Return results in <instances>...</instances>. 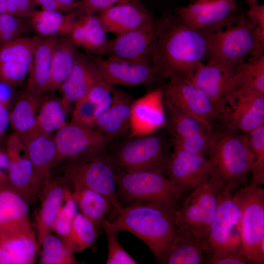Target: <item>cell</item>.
Returning <instances> with one entry per match:
<instances>
[{
    "mask_svg": "<svg viewBox=\"0 0 264 264\" xmlns=\"http://www.w3.org/2000/svg\"><path fill=\"white\" fill-rule=\"evenodd\" d=\"M212 31L195 28L176 16L156 22V38L151 58L157 74L165 79L191 78L206 61Z\"/></svg>",
    "mask_w": 264,
    "mask_h": 264,
    "instance_id": "1",
    "label": "cell"
},
{
    "mask_svg": "<svg viewBox=\"0 0 264 264\" xmlns=\"http://www.w3.org/2000/svg\"><path fill=\"white\" fill-rule=\"evenodd\" d=\"M175 209L156 203H136L122 208L111 221L120 231H126L141 240L157 263L164 264L179 235Z\"/></svg>",
    "mask_w": 264,
    "mask_h": 264,
    "instance_id": "2",
    "label": "cell"
},
{
    "mask_svg": "<svg viewBox=\"0 0 264 264\" xmlns=\"http://www.w3.org/2000/svg\"><path fill=\"white\" fill-rule=\"evenodd\" d=\"M264 34L245 14H237L225 27L212 31L206 62L235 67L248 58L264 54Z\"/></svg>",
    "mask_w": 264,
    "mask_h": 264,
    "instance_id": "3",
    "label": "cell"
},
{
    "mask_svg": "<svg viewBox=\"0 0 264 264\" xmlns=\"http://www.w3.org/2000/svg\"><path fill=\"white\" fill-rule=\"evenodd\" d=\"M223 185L212 175L186 194L175 209L179 235L199 243L205 253L208 234L216 212L219 194Z\"/></svg>",
    "mask_w": 264,
    "mask_h": 264,
    "instance_id": "4",
    "label": "cell"
},
{
    "mask_svg": "<svg viewBox=\"0 0 264 264\" xmlns=\"http://www.w3.org/2000/svg\"><path fill=\"white\" fill-rule=\"evenodd\" d=\"M163 128L149 134L113 141L107 151L114 165L126 171L152 170L164 174L172 145Z\"/></svg>",
    "mask_w": 264,
    "mask_h": 264,
    "instance_id": "5",
    "label": "cell"
},
{
    "mask_svg": "<svg viewBox=\"0 0 264 264\" xmlns=\"http://www.w3.org/2000/svg\"><path fill=\"white\" fill-rule=\"evenodd\" d=\"M115 167L118 198L120 202L127 205L156 203L176 208L183 197L162 172L152 170L126 171Z\"/></svg>",
    "mask_w": 264,
    "mask_h": 264,
    "instance_id": "6",
    "label": "cell"
},
{
    "mask_svg": "<svg viewBox=\"0 0 264 264\" xmlns=\"http://www.w3.org/2000/svg\"><path fill=\"white\" fill-rule=\"evenodd\" d=\"M210 158L212 175L224 186L235 190L245 184L253 161L246 134L227 127L216 132Z\"/></svg>",
    "mask_w": 264,
    "mask_h": 264,
    "instance_id": "7",
    "label": "cell"
},
{
    "mask_svg": "<svg viewBox=\"0 0 264 264\" xmlns=\"http://www.w3.org/2000/svg\"><path fill=\"white\" fill-rule=\"evenodd\" d=\"M241 213L242 251L248 263L264 264V189L251 182L234 191Z\"/></svg>",
    "mask_w": 264,
    "mask_h": 264,
    "instance_id": "8",
    "label": "cell"
},
{
    "mask_svg": "<svg viewBox=\"0 0 264 264\" xmlns=\"http://www.w3.org/2000/svg\"><path fill=\"white\" fill-rule=\"evenodd\" d=\"M234 191L231 187L223 185L219 192L216 212L207 239L206 253L209 256L207 264H212L229 253H243L240 210L235 199Z\"/></svg>",
    "mask_w": 264,
    "mask_h": 264,
    "instance_id": "9",
    "label": "cell"
},
{
    "mask_svg": "<svg viewBox=\"0 0 264 264\" xmlns=\"http://www.w3.org/2000/svg\"><path fill=\"white\" fill-rule=\"evenodd\" d=\"M64 173L70 185L88 188L107 198L117 214L123 207L118 195L115 165L107 149L66 162Z\"/></svg>",
    "mask_w": 264,
    "mask_h": 264,
    "instance_id": "10",
    "label": "cell"
},
{
    "mask_svg": "<svg viewBox=\"0 0 264 264\" xmlns=\"http://www.w3.org/2000/svg\"><path fill=\"white\" fill-rule=\"evenodd\" d=\"M162 87L164 99L182 113L193 118L208 130L215 132L222 114L212 101L191 80L175 78Z\"/></svg>",
    "mask_w": 264,
    "mask_h": 264,
    "instance_id": "11",
    "label": "cell"
},
{
    "mask_svg": "<svg viewBox=\"0 0 264 264\" xmlns=\"http://www.w3.org/2000/svg\"><path fill=\"white\" fill-rule=\"evenodd\" d=\"M164 105L166 115L164 128L173 149L210 158L216 132L208 130L198 121L165 100Z\"/></svg>",
    "mask_w": 264,
    "mask_h": 264,
    "instance_id": "12",
    "label": "cell"
},
{
    "mask_svg": "<svg viewBox=\"0 0 264 264\" xmlns=\"http://www.w3.org/2000/svg\"><path fill=\"white\" fill-rule=\"evenodd\" d=\"M53 138L58 164L106 150L112 142L94 128L71 120L57 130Z\"/></svg>",
    "mask_w": 264,
    "mask_h": 264,
    "instance_id": "13",
    "label": "cell"
},
{
    "mask_svg": "<svg viewBox=\"0 0 264 264\" xmlns=\"http://www.w3.org/2000/svg\"><path fill=\"white\" fill-rule=\"evenodd\" d=\"M235 67L214 62L202 63L191 77L192 81L216 105L222 116L234 105L236 89Z\"/></svg>",
    "mask_w": 264,
    "mask_h": 264,
    "instance_id": "14",
    "label": "cell"
},
{
    "mask_svg": "<svg viewBox=\"0 0 264 264\" xmlns=\"http://www.w3.org/2000/svg\"><path fill=\"white\" fill-rule=\"evenodd\" d=\"M91 59L103 78L114 87L153 85L161 78L150 61L131 60L111 55L105 58L95 55Z\"/></svg>",
    "mask_w": 264,
    "mask_h": 264,
    "instance_id": "15",
    "label": "cell"
},
{
    "mask_svg": "<svg viewBox=\"0 0 264 264\" xmlns=\"http://www.w3.org/2000/svg\"><path fill=\"white\" fill-rule=\"evenodd\" d=\"M236 0H189L176 10V16L189 25L214 31L229 23L237 15Z\"/></svg>",
    "mask_w": 264,
    "mask_h": 264,
    "instance_id": "16",
    "label": "cell"
},
{
    "mask_svg": "<svg viewBox=\"0 0 264 264\" xmlns=\"http://www.w3.org/2000/svg\"><path fill=\"white\" fill-rule=\"evenodd\" d=\"M213 170L211 158L173 149L164 175L175 183L184 197L208 180Z\"/></svg>",
    "mask_w": 264,
    "mask_h": 264,
    "instance_id": "17",
    "label": "cell"
},
{
    "mask_svg": "<svg viewBox=\"0 0 264 264\" xmlns=\"http://www.w3.org/2000/svg\"><path fill=\"white\" fill-rule=\"evenodd\" d=\"M22 37L0 44V82L14 88L27 77L35 47L41 38Z\"/></svg>",
    "mask_w": 264,
    "mask_h": 264,
    "instance_id": "18",
    "label": "cell"
},
{
    "mask_svg": "<svg viewBox=\"0 0 264 264\" xmlns=\"http://www.w3.org/2000/svg\"><path fill=\"white\" fill-rule=\"evenodd\" d=\"M166 110L162 87L148 91L134 100L131 107L128 136L147 135L164 128Z\"/></svg>",
    "mask_w": 264,
    "mask_h": 264,
    "instance_id": "19",
    "label": "cell"
},
{
    "mask_svg": "<svg viewBox=\"0 0 264 264\" xmlns=\"http://www.w3.org/2000/svg\"><path fill=\"white\" fill-rule=\"evenodd\" d=\"M156 38V22L152 18L110 41L108 55L134 61L151 58Z\"/></svg>",
    "mask_w": 264,
    "mask_h": 264,
    "instance_id": "20",
    "label": "cell"
},
{
    "mask_svg": "<svg viewBox=\"0 0 264 264\" xmlns=\"http://www.w3.org/2000/svg\"><path fill=\"white\" fill-rule=\"evenodd\" d=\"M226 127L244 134L264 125V93L236 91L234 105L221 117Z\"/></svg>",
    "mask_w": 264,
    "mask_h": 264,
    "instance_id": "21",
    "label": "cell"
},
{
    "mask_svg": "<svg viewBox=\"0 0 264 264\" xmlns=\"http://www.w3.org/2000/svg\"><path fill=\"white\" fill-rule=\"evenodd\" d=\"M33 168V186L36 198H40L49 177L51 168L58 164L53 135L34 132L23 139Z\"/></svg>",
    "mask_w": 264,
    "mask_h": 264,
    "instance_id": "22",
    "label": "cell"
},
{
    "mask_svg": "<svg viewBox=\"0 0 264 264\" xmlns=\"http://www.w3.org/2000/svg\"><path fill=\"white\" fill-rule=\"evenodd\" d=\"M5 152L9 161L8 184L29 202L37 198L33 186V168L24 142L13 133L8 137Z\"/></svg>",
    "mask_w": 264,
    "mask_h": 264,
    "instance_id": "23",
    "label": "cell"
},
{
    "mask_svg": "<svg viewBox=\"0 0 264 264\" xmlns=\"http://www.w3.org/2000/svg\"><path fill=\"white\" fill-rule=\"evenodd\" d=\"M133 101L128 93L114 88L110 107L96 119L94 128L112 141L128 136Z\"/></svg>",
    "mask_w": 264,
    "mask_h": 264,
    "instance_id": "24",
    "label": "cell"
},
{
    "mask_svg": "<svg viewBox=\"0 0 264 264\" xmlns=\"http://www.w3.org/2000/svg\"><path fill=\"white\" fill-rule=\"evenodd\" d=\"M71 190L69 182L64 176L49 177L40 197L41 204L36 217L38 242L52 231L53 225L65 198Z\"/></svg>",
    "mask_w": 264,
    "mask_h": 264,
    "instance_id": "25",
    "label": "cell"
},
{
    "mask_svg": "<svg viewBox=\"0 0 264 264\" xmlns=\"http://www.w3.org/2000/svg\"><path fill=\"white\" fill-rule=\"evenodd\" d=\"M99 75L91 59L78 52L72 71L59 88L67 112L72 105L86 95Z\"/></svg>",
    "mask_w": 264,
    "mask_h": 264,
    "instance_id": "26",
    "label": "cell"
},
{
    "mask_svg": "<svg viewBox=\"0 0 264 264\" xmlns=\"http://www.w3.org/2000/svg\"><path fill=\"white\" fill-rule=\"evenodd\" d=\"M38 240L29 223L0 232V247L8 256L11 264H32L36 259Z\"/></svg>",
    "mask_w": 264,
    "mask_h": 264,
    "instance_id": "27",
    "label": "cell"
},
{
    "mask_svg": "<svg viewBox=\"0 0 264 264\" xmlns=\"http://www.w3.org/2000/svg\"><path fill=\"white\" fill-rule=\"evenodd\" d=\"M107 32L116 36L134 29L152 18L140 2H128L111 7L97 15Z\"/></svg>",
    "mask_w": 264,
    "mask_h": 264,
    "instance_id": "28",
    "label": "cell"
},
{
    "mask_svg": "<svg viewBox=\"0 0 264 264\" xmlns=\"http://www.w3.org/2000/svg\"><path fill=\"white\" fill-rule=\"evenodd\" d=\"M58 37H42L34 52L26 90L38 95L49 91L52 58Z\"/></svg>",
    "mask_w": 264,
    "mask_h": 264,
    "instance_id": "29",
    "label": "cell"
},
{
    "mask_svg": "<svg viewBox=\"0 0 264 264\" xmlns=\"http://www.w3.org/2000/svg\"><path fill=\"white\" fill-rule=\"evenodd\" d=\"M72 196L80 212L99 229L105 220L111 221L117 212L111 202L103 195L88 188L71 185Z\"/></svg>",
    "mask_w": 264,
    "mask_h": 264,
    "instance_id": "30",
    "label": "cell"
},
{
    "mask_svg": "<svg viewBox=\"0 0 264 264\" xmlns=\"http://www.w3.org/2000/svg\"><path fill=\"white\" fill-rule=\"evenodd\" d=\"M28 200L8 184L0 187V232L30 223Z\"/></svg>",
    "mask_w": 264,
    "mask_h": 264,
    "instance_id": "31",
    "label": "cell"
},
{
    "mask_svg": "<svg viewBox=\"0 0 264 264\" xmlns=\"http://www.w3.org/2000/svg\"><path fill=\"white\" fill-rule=\"evenodd\" d=\"M80 13L74 10L64 13L34 10L27 18L30 28L36 35L45 37L68 36Z\"/></svg>",
    "mask_w": 264,
    "mask_h": 264,
    "instance_id": "32",
    "label": "cell"
},
{
    "mask_svg": "<svg viewBox=\"0 0 264 264\" xmlns=\"http://www.w3.org/2000/svg\"><path fill=\"white\" fill-rule=\"evenodd\" d=\"M25 89L17 98L9 111L10 124L14 133L23 139L34 131L37 113L44 98Z\"/></svg>",
    "mask_w": 264,
    "mask_h": 264,
    "instance_id": "33",
    "label": "cell"
},
{
    "mask_svg": "<svg viewBox=\"0 0 264 264\" xmlns=\"http://www.w3.org/2000/svg\"><path fill=\"white\" fill-rule=\"evenodd\" d=\"M78 52L68 36L58 37L52 58L49 91L59 89L69 76Z\"/></svg>",
    "mask_w": 264,
    "mask_h": 264,
    "instance_id": "34",
    "label": "cell"
},
{
    "mask_svg": "<svg viewBox=\"0 0 264 264\" xmlns=\"http://www.w3.org/2000/svg\"><path fill=\"white\" fill-rule=\"evenodd\" d=\"M67 113L61 98L44 96L37 113L33 133L52 134L67 123Z\"/></svg>",
    "mask_w": 264,
    "mask_h": 264,
    "instance_id": "35",
    "label": "cell"
},
{
    "mask_svg": "<svg viewBox=\"0 0 264 264\" xmlns=\"http://www.w3.org/2000/svg\"><path fill=\"white\" fill-rule=\"evenodd\" d=\"M234 82L236 91L244 89L264 93V54L237 66Z\"/></svg>",
    "mask_w": 264,
    "mask_h": 264,
    "instance_id": "36",
    "label": "cell"
},
{
    "mask_svg": "<svg viewBox=\"0 0 264 264\" xmlns=\"http://www.w3.org/2000/svg\"><path fill=\"white\" fill-rule=\"evenodd\" d=\"M100 230L91 221L78 212L65 243L74 253L82 251L95 243Z\"/></svg>",
    "mask_w": 264,
    "mask_h": 264,
    "instance_id": "37",
    "label": "cell"
},
{
    "mask_svg": "<svg viewBox=\"0 0 264 264\" xmlns=\"http://www.w3.org/2000/svg\"><path fill=\"white\" fill-rule=\"evenodd\" d=\"M203 247L187 237L180 236L176 240L166 259L165 264H207Z\"/></svg>",
    "mask_w": 264,
    "mask_h": 264,
    "instance_id": "38",
    "label": "cell"
},
{
    "mask_svg": "<svg viewBox=\"0 0 264 264\" xmlns=\"http://www.w3.org/2000/svg\"><path fill=\"white\" fill-rule=\"evenodd\" d=\"M84 26L82 48L95 55L108 54L110 41L97 16L81 14Z\"/></svg>",
    "mask_w": 264,
    "mask_h": 264,
    "instance_id": "39",
    "label": "cell"
},
{
    "mask_svg": "<svg viewBox=\"0 0 264 264\" xmlns=\"http://www.w3.org/2000/svg\"><path fill=\"white\" fill-rule=\"evenodd\" d=\"M42 246L39 263L41 264H73L78 262L74 252L56 235L51 232L39 242Z\"/></svg>",
    "mask_w": 264,
    "mask_h": 264,
    "instance_id": "40",
    "label": "cell"
},
{
    "mask_svg": "<svg viewBox=\"0 0 264 264\" xmlns=\"http://www.w3.org/2000/svg\"><path fill=\"white\" fill-rule=\"evenodd\" d=\"M253 155L252 183H264V125L246 134Z\"/></svg>",
    "mask_w": 264,
    "mask_h": 264,
    "instance_id": "41",
    "label": "cell"
},
{
    "mask_svg": "<svg viewBox=\"0 0 264 264\" xmlns=\"http://www.w3.org/2000/svg\"><path fill=\"white\" fill-rule=\"evenodd\" d=\"M102 228L106 233L108 242V252L107 264H136L137 263L125 250L118 241L120 231L108 220H105Z\"/></svg>",
    "mask_w": 264,
    "mask_h": 264,
    "instance_id": "42",
    "label": "cell"
},
{
    "mask_svg": "<svg viewBox=\"0 0 264 264\" xmlns=\"http://www.w3.org/2000/svg\"><path fill=\"white\" fill-rule=\"evenodd\" d=\"M78 209L77 203L72 196L71 190L67 194L51 230L65 242L78 213Z\"/></svg>",
    "mask_w": 264,
    "mask_h": 264,
    "instance_id": "43",
    "label": "cell"
},
{
    "mask_svg": "<svg viewBox=\"0 0 264 264\" xmlns=\"http://www.w3.org/2000/svg\"><path fill=\"white\" fill-rule=\"evenodd\" d=\"M114 87L104 80L100 74L86 96L96 107V119L110 107L113 97Z\"/></svg>",
    "mask_w": 264,
    "mask_h": 264,
    "instance_id": "44",
    "label": "cell"
},
{
    "mask_svg": "<svg viewBox=\"0 0 264 264\" xmlns=\"http://www.w3.org/2000/svg\"><path fill=\"white\" fill-rule=\"evenodd\" d=\"M24 19L0 14V44L24 37L29 27L28 21L26 22Z\"/></svg>",
    "mask_w": 264,
    "mask_h": 264,
    "instance_id": "45",
    "label": "cell"
},
{
    "mask_svg": "<svg viewBox=\"0 0 264 264\" xmlns=\"http://www.w3.org/2000/svg\"><path fill=\"white\" fill-rule=\"evenodd\" d=\"M96 118L95 105L86 96L79 99L74 104L71 121L94 128Z\"/></svg>",
    "mask_w": 264,
    "mask_h": 264,
    "instance_id": "46",
    "label": "cell"
},
{
    "mask_svg": "<svg viewBox=\"0 0 264 264\" xmlns=\"http://www.w3.org/2000/svg\"><path fill=\"white\" fill-rule=\"evenodd\" d=\"M142 0H80L76 9L83 15H95L114 5L128 2H141Z\"/></svg>",
    "mask_w": 264,
    "mask_h": 264,
    "instance_id": "47",
    "label": "cell"
},
{
    "mask_svg": "<svg viewBox=\"0 0 264 264\" xmlns=\"http://www.w3.org/2000/svg\"><path fill=\"white\" fill-rule=\"evenodd\" d=\"M245 15L257 30L264 33V5L258 3L249 8Z\"/></svg>",
    "mask_w": 264,
    "mask_h": 264,
    "instance_id": "48",
    "label": "cell"
},
{
    "mask_svg": "<svg viewBox=\"0 0 264 264\" xmlns=\"http://www.w3.org/2000/svg\"><path fill=\"white\" fill-rule=\"evenodd\" d=\"M248 262L242 252L227 254L213 262L212 264H247Z\"/></svg>",
    "mask_w": 264,
    "mask_h": 264,
    "instance_id": "49",
    "label": "cell"
},
{
    "mask_svg": "<svg viewBox=\"0 0 264 264\" xmlns=\"http://www.w3.org/2000/svg\"><path fill=\"white\" fill-rule=\"evenodd\" d=\"M9 161L5 152L0 148V187L8 184Z\"/></svg>",
    "mask_w": 264,
    "mask_h": 264,
    "instance_id": "50",
    "label": "cell"
},
{
    "mask_svg": "<svg viewBox=\"0 0 264 264\" xmlns=\"http://www.w3.org/2000/svg\"><path fill=\"white\" fill-rule=\"evenodd\" d=\"M9 124L10 121L8 107L0 101V139L4 135Z\"/></svg>",
    "mask_w": 264,
    "mask_h": 264,
    "instance_id": "51",
    "label": "cell"
},
{
    "mask_svg": "<svg viewBox=\"0 0 264 264\" xmlns=\"http://www.w3.org/2000/svg\"><path fill=\"white\" fill-rule=\"evenodd\" d=\"M12 88L11 86L0 82V101L8 108L14 96Z\"/></svg>",
    "mask_w": 264,
    "mask_h": 264,
    "instance_id": "52",
    "label": "cell"
},
{
    "mask_svg": "<svg viewBox=\"0 0 264 264\" xmlns=\"http://www.w3.org/2000/svg\"><path fill=\"white\" fill-rule=\"evenodd\" d=\"M35 3L43 10L64 13L56 0H35Z\"/></svg>",
    "mask_w": 264,
    "mask_h": 264,
    "instance_id": "53",
    "label": "cell"
},
{
    "mask_svg": "<svg viewBox=\"0 0 264 264\" xmlns=\"http://www.w3.org/2000/svg\"><path fill=\"white\" fill-rule=\"evenodd\" d=\"M4 5L6 14L23 18L16 0H4Z\"/></svg>",
    "mask_w": 264,
    "mask_h": 264,
    "instance_id": "54",
    "label": "cell"
},
{
    "mask_svg": "<svg viewBox=\"0 0 264 264\" xmlns=\"http://www.w3.org/2000/svg\"><path fill=\"white\" fill-rule=\"evenodd\" d=\"M0 264H11L8 256L1 247H0Z\"/></svg>",
    "mask_w": 264,
    "mask_h": 264,
    "instance_id": "55",
    "label": "cell"
},
{
    "mask_svg": "<svg viewBox=\"0 0 264 264\" xmlns=\"http://www.w3.org/2000/svg\"><path fill=\"white\" fill-rule=\"evenodd\" d=\"M18 6L20 8H25L30 5L35 0H16Z\"/></svg>",
    "mask_w": 264,
    "mask_h": 264,
    "instance_id": "56",
    "label": "cell"
},
{
    "mask_svg": "<svg viewBox=\"0 0 264 264\" xmlns=\"http://www.w3.org/2000/svg\"><path fill=\"white\" fill-rule=\"evenodd\" d=\"M249 8L253 6H254L256 4H258L259 3V0H244Z\"/></svg>",
    "mask_w": 264,
    "mask_h": 264,
    "instance_id": "57",
    "label": "cell"
},
{
    "mask_svg": "<svg viewBox=\"0 0 264 264\" xmlns=\"http://www.w3.org/2000/svg\"><path fill=\"white\" fill-rule=\"evenodd\" d=\"M5 13L4 0H0V14Z\"/></svg>",
    "mask_w": 264,
    "mask_h": 264,
    "instance_id": "58",
    "label": "cell"
},
{
    "mask_svg": "<svg viewBox=\"0 0 264 264\" xmlns=\"http://www.w3.org/2000/svg\"></svg>",
    "mask_w": 264,
    "mask_h": 264,
    "instance_id": "59",
    "label": "cell"
}]
</instances>
